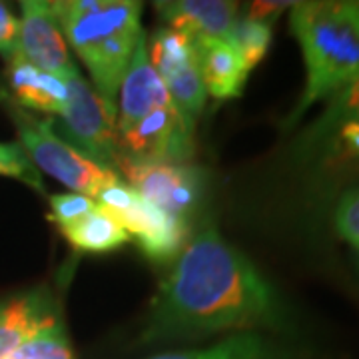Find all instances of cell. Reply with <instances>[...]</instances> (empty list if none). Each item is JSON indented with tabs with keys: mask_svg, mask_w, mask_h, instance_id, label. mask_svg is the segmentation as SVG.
Returning <instances> with one entry per match:
<instances>
[{
	"mask_svg": "<svg viewBox=\"0 0 359 359\" xmlns=\"http://www.w3.org/2000/svg\"><path fill=\"white\" fill-rule=\"evenodd\" d=\"M280 299L256 266L222 240L214 226L196 233L156 292L144 341H170L226 332L276 327Z\"/></svg>",
	"mask_w": 359,
	"mask_h": 359,
	"instance_id": "6da1fadb",
	"label": "cell"
},
{
	"mask_svg": "<svg viewBox=\"0 0 359 359\" xmlns=\"http://www.w3.org/2000/svg\"><path fill=\"white\" fill-rule=\"evenodd\" d=\"M62 36L88 68L96 94L116 120L118 92L134 50L146 34L142 4L132 0L50 2Z\"/></svg>",
	"mask_w": 359,
	"mask_h": 359,
	"instance_id": "7a4b0ae2",
	"label": "cell"
},
{
	"mask_svg": "<svg viewBox=\"0 0 359 359\" xmlns=\"http://www.w3.org/2000/svg\"><path fill=\"white\" fill-rule=\"evenodd\" d=\"M292 32L304 52L308 82L287 126L359 78V0L295 2Z\"/></svg>",
	"mask_w": 359,
	"mask_h": 359,
	"instance_id": "3957f363",
	"label": "cell"
},
{
	"mask_svg": "<svg viewBox=\"0 0 359 359\" xmlns=\"http://www.w3.org/2000/svg\"><path fill=\"white\" fill-rule=\"evenodd\" d=\"M2 104L14 120V126L20 136V146L25 148L32 164L62 182L74 194L96 200L102 190L122 182L114 170L98 166L82 152H78L70 142L62 140L52 130L50 122L39 120L36 116L26 112L20 104L11 100L6 94L2 96Z\"/></svg>",
	"mask_w": 359,
	"mask_h": 359,
	"instance_id": "277c9868",
	"label": "cell"
},
{
	"mask_svg": "<svg viewBox=\"0 0 359 359\" xmlns=\"http://www.w3.org/2000/svg\"><path fill=\"white\" fill-rule=\"evenodd\" d=\"M114 168L124 174L134 192L170 216L186 219L200 202L204 180L194 166L140 160L118 152Z\"/></svg>",
	"mask_w": 359,
	"mask_h": 359,
	"instance_id": "5b68a950",
	"label": "cell"
},
{
	"mask_svg": "<svg viewBox=\"0 0 359 359\" xmlns=\"http://www.w3.org/2000/svg\"><path fill=\"white\" fill-rule=\"evenodd\" d=\"M62 80L68 90V98L60 116L65 120L70 144L98 166L112 170L118 154L116 120L106 110L96 90L80 76L78 70Z\"/></svg>",
	"mask_w": 359,
	"mask_h": 359,
	"instance_id": "8992f818",
	"label": "cell"
},
{
	"mask_svg": "<svg viewBox=\"0 0 359 359\" xmlns=\"http://www.w3.org/2000/svg\"><path fill=\"white\" fill-rule=\"evenodd\" d=\"M118 152L140 160L182 164L194 154V126L174 104H168L118 134Z\"/></svg>",
	"mask_w": 359,
	"mask_h": 359,
	"instance_id": "52a82bcc",
	"label": "cell"
},
{
	"mask_svg": "<svg viewBox=\"0 0 359 359\" xmlns=\"http://www.w3.org/2000/svg\"><path fill=\"white\" fill-rule=\"evenodd\" d=\"M18 20V54L39 70L65 78L78 70L72 62L60 26L52 14L50 2L25 0Z\"/></svg>",
	"mask_w": 359,
	"mask_h": 359,
	"instance_id": "ba28073f",
	"label": "cell"
},
{
	"mask_svg": "<svg viewBox=\"0 0 359 359\" xmlns=\"http://www.w3.org/2000/svg\"><path fill=\"white\" fill-rule=\"evenodd\" d=\"M128 236H134L142 252L156 264H166L178 256L188 244V224L178 216H170L138 194L134 204L122 212H110Z\"/></svg>",
	"mask_w": 359,
	"mask_h": 359,
	"instance_id": "9c48e42d",
	"label": "cell"
},
{
	"mask_svg": "<svg viewBox=\"0 0 359 359\" xmlns=\"http://www.w3.org/2000/svg\"><path fill=\"white\" fill-rule=\"evenodd\" d=\"M116 112V136L136 126L144 116L156 108L172 104L164 80L158 76L148 58V36L144 34L134 50L126 74L118 92Z\"/></svg>",
	"mask_w": 359,
	"mask_h": 359,
	"instance_id": "30bf717a",
	"label": "cell"
},
{
	"mask_svg": "<svg viewBox=\"0 0 359 359\" xmlns=\"http://www.w3.org/2000/svg\"><path fill=\"white\" fill-rule=\"evenodd\" d=\"M156 11L174 30L188 34L194 42H228L240 16L236 2L226 0H174L156 2Z\"/></svg>",
	"mask_w": 359,
	"mask_h": 359,
	"instance_id": "8fae6325",
	"label": "cell"
},
{
	"mask_svg": "<svg viewBox=\"0 0 359 359\" xmlns=\"http://www.w3.org/2000/svg\"><path fill=\"white\" fill-rule=\"evenodd\" d=\"M58 318V306L44 287H34L0 302V359L8 358Z\"/></svg>",
	"mask_w": 359,
	"mask_h": 359,
	"instance_id": "7c38bea8",
	"label": "cell"
},
{
	"mask_svg": "<svg viewBox=\"0 0 359 359\" xmlns=\"http://www.w3.org/2000/svg\"><path fill=\"white\" fill-rule=\"evenodd\" d=\"M8 80L16 96V104L22 108H34L48 114H62L68 90L62 78L52 76L26 62L16 52L8 60Z\"/></svg>",
	"mask_w": 359,
	"mask_h": 359,
	"instance_id": "4fadbf2b",
	"label": "cell"
},
{
	"mask_svg": "<svg viewBox=\"0 0 359 359\" xmlns=\"http://www.w3.org/2000/svg\"><path fill=\"white\" fill-rule=\"evenodd\" d=\"M204 88L218 100L242 96L248 70L228 42H196Z\"/></svg>",
	"mask_w": 359,
	"mask_h": 359,
	"instance_id": "5bb4252c",
	"label": "cell"
},
{
	"mask_svg": "<svg viewBox=\"0 0 359 359\" xmlns=\"http://www.w3.org/2000/svg\"><path fill=\"white\" fill-rule=\"evenodd\" d=\"M58 230L80 252H110L130 240L128 231L102 205Z\"/></svg>",
	"mask_w": 359,
	"mask_h": 359,
	"instance_id": "9a60e30c",
	"label": "cell"
},
{
	"mask_svg": "<svg viewBox=\"0 0 359 359\" xmlns=\"http://www.w3.org/2000/svg\"><path fill=\"white\" fill-rule=\"evenodd\" d=\"M152 359H290L282 347L256 332H242L230 335L216 346L192 351L166 353Z\"/></svg>",
	"mask_w": 359,
	"mask_h": 359,
	"instance_id": "2e32d148",
	"label": "cell"
},
{
	"mask_svg": "<svg viewBox=\"0 0 359 359\" xmlns=\"http://www.w3.org/2000/svg\"><path fill=\"white\" fill-rule=\"evenodd\" d=\"M148 58L160 78L182 70L186 66L198 65V44L188 34L170 26L158 28L148 44Z\"/></svg>",
	"mask_w": 359,
	"mask_h": 359,
	"instance_id": "e0dca14e",
	"label": "cell"
},
{
	"mask_svg": "<svg viewBox=\"0 0 359 359\" xmlns=\"http://www.w3.org/2000/svg\"><path fill=\"white\" fill-rule=\"evenodd\" d=\"M349 122L359 124V78L339 94H335L323 116L306 132L304 142L308 146L323 144L332 138V134L337 132L339 126Z\"/></svg>",
	"mask_w": 359,
	"mask_h": 359,
	"instance_id": "ac0fdd59",
	"label": "cell"
},
{
	"mask_svg": "<svg viewBox=\"0 0 359 359\" xmlns=\"http://www.w3.org/2000/svg\"><path fill=\"white\" fill-rule=\"evenodd\" d=\"M230 44L240 54L245 70L252 72L262 62L271 44V26L252 20L248 16H238L231 28Z\"/></svg>",
	"mask_w": 359,
	"mask_h": 359,
	"instance_id": "d6986e66",
	"label": "cell"
},
{
	"mask_svg": "<svg viewBox=\"0 0 359 359\" xmlns=\"http://www.w3.org/2000/svg\"><path fill=\"white\" fill-rule=\"evenodd\" d=\"M6 359H72L62 318L52 321Z\"/></svg>",
	"mask_w": 359,
	"mask_h": 359,
	"instance_id": "ffe728a7",
	"label": "cell"
},
{
	"mask_svg": "<svg viewBox=\"0 0 359 359\" xmlns=\"http://www.w3.org/2000/svg\"><path fill=\"white\" fill-rule=\"evenodd\" d=\"M0 176L22 180L25 184L32 186L34 190L44 192L39 170L32 164V160L28 158L25 148L16 142L0 144Z\"/></svg>",
	"mask_w": 359,
	"mask_h": 359,
	"instance_id": "44dd1931",
	"label": "cell"
},
{
	"mask_svg": "<svg viewBox=\"0 0 359 359\" xmlns=\"http://www.w3.org/2000/svg\"><path fill=\"white\" fill-rule=\"evenodd\" d=\"M96 205L98 204L92 198L82 196V194H58V196L50 198V219L60 228V226H66L70 222L84 218L86 214L96 210Z\"/></svg>",
	"mask_w": 359,
	"mask_h": 359,
	"instance_id": "7402d4cb",
	"label": "cell"
},
{
	"mask_svg": "<svg viewBox=\"0 0 359 359\" xmlns=\"http://www.w3.org/2000/svg\"><path fill=\"white\" fill-rule=\"evenodd\" d=\"M335 228L344 240L359 250V188L341 196L335 210Z\"/></svg>",
	"mask_w": 359,
	"mask_h": 359,
	"instance_id": "603a6c76",
	"label": "cell"
},
{
	"mask_svg": "<svg viewBox=\"0 0 359 359\" xmlns=\"http://www.w3.org/2000/svg\"><path fill=\"white\" fill-rule=\"evenodd\" d=\"M295 2H254L250 4V11H248V18L257 20V22H264L269 25L276 20V16L282 13L283 8H292Z\"/></svg>",
	"mask_w": 359,
	"mask_h": 359,
	"instance_id": "cb8c5ba5",
	"label": "cell"
},
{
	"mask_svg": "<svg viewBox=\"0 0 359 359\" xmlns=\"http://www.w3.org/2000/svg\"><path fill=\"white\" fill-rule=\"evenodd\" d=\"M0 34L6 39L8 44L18 48V20L14 18L13 13L2 2H0Z\"/></svg>",
	"mask_w": 359,
	"mask_h": 359,
	"instance_id": "d4e9b609",
	"label": "cell"
},
{
	"mask_svg": "<svg viewBox=\"0 0 359 359\" xmlns=\"http://www.w3.org/2000/svg\"><path fill=\"white\" fill-rule=\"evenodd\" d=\"M339 142L346 146V152L349 156H359V124L349 122L337 128Z\"/></svg>",
	"mask_w": 359,
	"mask_h": 359,
	"instance_id": "484cf974",
	"label": "cell"
},
{
	"mask_svg": "<svg viewBox=\"0 0 359 359\" xmlns=\"http://www.w3.org/2000/svg\"><path fill=\"white\" fill-rule=\"evenodd\" d=\"M16 52H18V48H16V46H13V44H8V42H6V39L0 34V54H2V56L8 60V58H11V56H14Z\"/></svg>",
	"mask_w": 359,
	"mask_h": 359,
	"instance_id": "4316f807",
	"label": "cell"
}]
</instances>
